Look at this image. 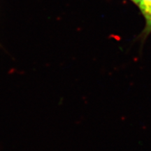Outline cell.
<instances>
[{"mask_svg":"<svg viewBox=\"0 0 151 151\" xmlns=\"http://www.w3.org/2000/svg\"><path fill=\"white\" fill-rule=\"evenodd\" d=\"M129 1H131L134 4H137V0H129Z\"/></svg>","mask_w":151,"mask_h":151,"instance_id":"cell-2","label":"cell"},{"mask_svg":"<svg viewBox=\"0 0 151 151\" xmlns=\"http://www.w3.org/2000/svg\"><path fill=\"white\" fill-rule=\"evenodd\" d=\"M136 5L145 20V27L140 34L141 40L144 41L151 34V0H137Z\"/></svg>","mask_w":151,"mask_h":151,"instance_id":"cell-1","label":"cell"}]
</instances>
